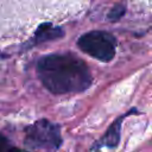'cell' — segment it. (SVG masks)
<instances>
[{"mask_svg":"<svg viewBox=\"0 0 152 152\" xmlns=\"http://www.w3.org/2000/svg\"><path fill=\"white\" fill-rule=\"evenodd\" d=\"M37 72L48 90L53 94L80 93L91 84L87 64L71 53H51L37 63Z\"/></svg>","mask_w":152,"mask_h":152,"instance_id":"6da1fadb","label":"cell"},{"mask_svg":"<svg viewBox=\"0 0 152 152\" xmlns=\"http://www.w3.org/2000/svg\"><path fill=\"white\" fill-rule=\"evenodd\" d=\"M77 45L87 55L101 62H109L115 55L116 42L112 34L104 31H90L78 38Z\"/></svg>","mask_w":152,"mask_h":152,"instance_id":"7a4b0ae2","label":"cell"},{"mask_svg":"<svg viewBox=\"0 0 152 152\" xmlns=\"http://www.w3.org/2000/svg\"><path fill=\"white\" fill-rule=\"evenodd\" d=\"M61 142L59 127L46 119L38 120L26 128L25 145L30 148L56 150Z\"/></svg>","mask_w":152,"mask_h":152,"instance_id":"3957f363","label":"cell"},{"mask_svg":"<svg viewBox=\"0 0 152 152\" xmlns=\"http://www.w3.org/2000/svg\"><path fill=\"white\" fill-rule=\"evenodd\" d=\"M121 121H122V118H119L107 131V133L104 134L103 139H102V142L106 145V146H109V147H115L119 142V138H120V126H121Z\"/></svg>","mask_w":152,"mask_h":152,"instance_id":"277c9868","label":"cell"},{"mask_svg":"<svg viewBox=\"0 0 152 152\" xmlns=\"http://www.w3.org/2000/svg\"><path fill=\"white\" fill-rule=\"evenodd\" d=\"M124 13H125V7H124L122 5H116V6H114L113 10L109 12L108 18H109V20H112V21H116V20H119V19L124 15Z\"/></svg>","mask_w":152,"mask_h":152,"instance_id":"5b68a950","label":"cell"},{"mask_svg":"<svg viewBox=\"0 0 152 152\" xmlns=\"http://www.w3.org/2000/svg\"><path fill=\"white\" fill-rule=\"evenodd\" d=\"M0 152H17V150L11 146L10 141L2 134H0Z\"/></svg>","mask_w":152,"mask_h":152,"instance_id":"8992f818","label":"cell"}]
</instances>
